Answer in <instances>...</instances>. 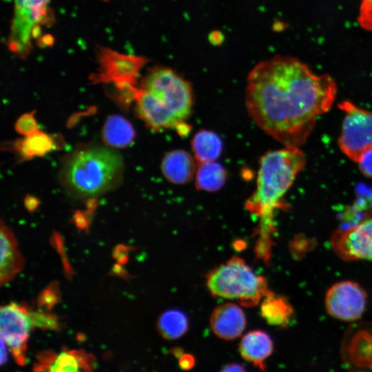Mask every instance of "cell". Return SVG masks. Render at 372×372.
Segmentation results:
<instances>
[{"label":"cell","instance_id":"6da1fadb","mask_svg":"<svg viewBox=\"0 0 372 372\" xmlns=\"http://www.w3.org/2000/svg\"><path fill=\"white\" fill-rule=\"evenodd\" d=\"M334 79L316 74L298 59L278 55L249 72L245 91L248 113L267 134L285 146H300L317 118L331 107Z\"/></svg>","mask_w":372,"mask_h":372},{"label":"cell","instance_id":"7a4b0ae2","mask_svg":"<svg viewBox=\"0 0 372 372\" xmlns=\"http://www.w3.org/2000/svg\"><path fill=\"white\" fill-rule=\"evenodd\" d=\"M135 101L138 116L152 129L189 130L186 123L192 112L191 85L176 72L165 67L152 69L138 87Z\"/></svg>","mask_w":372,"mask_h":372},{"label":"cell","instance_id":"3957f363","mask_svg":"<svg viewBox=\"0 0 372 372\" xmlns=\"http://www.w3.org/2000/svg\"><path fill=\"white\" fill-rule=\"evenodd\" d=\"M305 163V156L298 146L268 152L260 159L256 187L245 207L260 218L264 237L269 238L274 231L273 213L286 207L283 197Z\"/></svg>","mask_w":372,"mask_h":372},{"label":"cell","instance_id":"277c9868","mask_svg":"<svg viewBox=\"0 0 372 372\" xmlns=\"http://www.w3.org/2000/svg\"><path fill=\"white\" fill-rule=\"evenodd\" d=\"M123 162L119 154L103 147H88L71 154L61 171V180L73 194L89 198L115 188L121 180Z\"/></svg>","mask_w":372,"mask_h":372},{"label":"cell","instance_id":"5b68a950","mask_svg":"<svg viewBox=\"0 0 372 372\" xmlns=\"http://www.w3.org/2000/svg\"><path fill=\"white\" fill-rule=\"evenodd\" d=\"M206 284L213 296L237 300L247 307L257 305L271 292L267 279L256 274L237 256L211 270L207 275Z\"/></svg>","mask_w":372,"mask_h":372},{"label":"cell","instance_id":"8992f818","mask_svg":"<svg viewBox=\"0 0 372 372\" xmlns=\"http://www.w3.org/2000/svg\"><path fill=\"white\" fill-rule=\"evenodd\" d=\"M50 0H14V12L6 42L11 52L26 57L32 41L39 36L41 28L50 21Z\"/></svg>","mask_w":372,"mask_h":372},{"label":"cell","instance_id":"52a82bcc","mask_svg":"<svg viewBox=\"0 0 372 372\" xmlns=\"http://www.w3.org/2000/svg\"><path fill=\"white\" fill-rule=\"evenodd\" d=\"M98 67L90 76L93 83H112L121 94L137 89V80L148 61L143 56L122 54L107 48H99Z\"/></svg>","mask_w":372,"mask_h":372},{"label":"cell","instance_id":"ba28073f","mask_svg":"<svg viewBox=\"0 0 372 372\" xmlns=\"http://www.w3.org/2000/svg\"><path fill=\"white\" fill-rule=\"evenodd\" d=\"M338 107L344 114L339 147L348 158L358 163L365 152L372 149V112L349 101H342Z\"/></svg>","mask_w":372,"mask_h":372},{"label":"cell","instance_id":"9c48e42d","mask_svg":"<svg viewBox=\"0 0 372 372\" xmlns=\"http://www.w3.org/2000/svg\"><path fill=\"white\" fill-rule=\"evenodd\" d=\"M30 311L26 306L15 302L2 305L0 309L1 338L19 365L25 364L28 339L33 327Z\"/></svg>","mask_w":372,"mask_h":372},{"label":"cell","instance_id":"30bf717a","mask_svg":"<svg viewBox=\"0 0 372 372\" xmlns=\"http://www.w3.org/2000/svg\"><path fill=\"white\" fill-rule=\"evenodd\" d=\"M324 303L327 313L333 318L353 322L360 319L365 311L367 293L358 283L343 280L327 290Z\"/></svg>","mask_w":372,"mask_h":372},{"label":"cell","instance_id":"8fae6325","mask_svg":"<svg viewBox=\"0 0 372 372\" xmlns=\"http://www.w3.org/2000/svg\"><path fill=\"white\" fill-rule=\"evenodd\" d=\"M331 244L336 255L344 260L372 262V216L346 229H337Z\"/></svg>","mask_w":372,"mask_h":372},{"label":"cell","instance_id":"7c38bea8","mask_svg":"<svg viewBox=\"0 0 372 372\" xmlns=\"http://www.w3.org/2000/svg\"><path fill=\"white\" fill-rule=\"evenodd\" d=\"M344 366L353 371H372V323L356 322L346 330L341 342Z\"/></svg>","mask_w":372,"mask_h":372},{"label":"cell","instance_id":"4fadbf2b","mask_svg":"<svg viewBox=\"0 0 372 372\" xmlns=\"http://www.w3.org/2000/svg\"><path fill=\"white\" fill-rule=\"evenodd\" d=\"M209 323L217 337L232 340L242 335L247 325V319L245 312L239 306L225 302L214 309Z\"/></svg>","mask_w":372,"mask_h":372},{"label":"cell","instance_id":"5bb4252c","mask_svg":"<svg viewBox=\"0 0 372 372\" xmlns=\"http://www.w3.org/2000/svg\"><path fill=\"white\" fill-rule=\"evenodd\" d=\"M196 158L183 149L167 152L161 162V171L170 183L182 185L188 183L196 174Z\"/></svg>","mask_w":372,"mask_h":372},{"label":"cell","instance_id":"9a60e30c","mask_svg":"<svg viewBox=\"0 0 372 372\" xmlns=\"http://www.w3.org/2000/svg\"><path fill=\"white\" fill-rule=\"evenodd\" d=\"M241 357L260 368L265 369V362L271 355L273 343L271 337L261 330L248 332L239 343Z\"/></svg>","mask_w":372,"mask_h":372},{"label":"cell","instance_id":"2e32d148","mask_svg":"<svg viewBox=\"0 0 372 372\" xmlns=\"http://www.w3.org/2000/svg\"><path fill=\"white\" fill-rule=\"evenodd\" d=\"M1 260L0 283L3 285L9 282L21 269L23 265L17 240L9 229L1 223Z\"/></svg>","mask_w":372,"mask_h":372},{"label":"cell","instance_id":"e0dca14e","mask_svg":"<svg viewBox=\"0 0 372 372\" xmlns=\"http://www.w3.org/2000/svg\"><path fill=\"white\" fill-rule=\"evenodd\" d=\"M94 366V358L83 351H63L58 355L45 352L41 359L40 370L50 371H78L91 370Z\"/></svg>","mask_w":372,"mask_h":372},{"label":"cell","instance_id":"ac0fdd59","mask_svg":"<svg viewBox=\"0 0 372 372\" xmlns=\"http://www.w3.org/2000/svg\"><path fill=\"white\" fill-rule=\"evenodd\" d=\"M260 315L268 324L285 327L292 320L293 309L286 298L271 291L262 299Z\"/></svg>","mask_w":372,"mask_h":372},{"label":"cell","instance_id":"d6986e66","mask_svg":"<svg viewBox=\"0 0 372 372\" xmlns=\"http://www.w3.org/2000/svg\"><path fill=\"white\" fill-rule=\"evenodd\" d=\"M56 139L45 132L38 131L17 141L14 148L20 156L25 160L41 157L56 149Z\"/></svg>","mask_w":372,"mask_h":372},{"label":"cell","instance_id":"ffe728a7","mask_svg":"<svg viewBox=\"0 0 372 372\" xmlns=\"http://www.w3.org/2000/svg\"><path fill=\"white\" fill-rule=\"evenodd\" d=\"M135 132L132 124L124 117L112 115L105 121L103 138L106 144L114 147H125L132 143Z\"/></svg>","mask_w":372,"mask_h":372},{"label":"cell","instance_id":"44dd1931","mask_svg":"<svg viewBox=\"0 0 372 372\" xmlns=\"http://www.w3.org/2000/svg\"><path fill=\"white\" fill-rule=\"evenodd\" d=\"M192 147L198 163L214 161L222 152L223 142L214 132L201 130L193 137Z\"/></svg>","mask_w":372,"mask_h":372},{"label":"cell","instance_id":"7402d4cb","mask_svg":"<svg viewBox=\"0 0 372 372\" xmlns=\"http://www.w3.org/2000/svg\"><path fill=\"white\" fill-rule=\"evenodd\" d=\"M226 178V170L214 161L201 162L197 165L195 183L199 190L218 191L224 185Z\"/></svg>","mask_w":372,"mask_h":372},{"label":"cell","instance_id":"603a6c76","mask_svg":"<svg viewBox=\"0 0 372 372\" xmlns=\"http://www.w3.org/2000/svg\"><path fill=\"white\" fill-rule=\"evenodd\" d=\"M158 330L163 338L173 340L181 338L188 329L186 315L178 309H169L163 312L157 321Z\"/></svg>","mask_w":372,"mask_h":372},{"label":"cell","instance_id":"cb8c5ba5","mask_svg":"<svg viewBox=\"0 0 372 372\" xmlns=\"http://www.w3.org/2000/svg\"><path fill=\"white\" fill-rule=\"evenodd\" d=\"M34 327L42 329L58 330L60 324L56 316L45 311H30Z\"/></svg>","mask_w":372,"mask_h":372},{"label":"cell","instance_id":"d4e9b609","mask_svg":"<svg viewBox=\"0 0 372 372\" xmlns=\"http://www.w3.org/2000/svg\"><path fill=\"white\" fill-rule=\"evenodd\" d=\"M15 130L24 136L38 132L39 130L34 117V112H32L21 115L16 121Z\"/></svg>","mask_w":372,"mask_h":372},{"label":"cell","instance_id":"484cf974","mask_svg":"<svg viewBox=\"0 0 372 372\" xmlns=\"http://www.w3.org/2000/svg\"><path fill=\"white\" fill-rule=\"evenodd\" d=\"M59 300V291L57 284H51L39 295L38 305L48 310Z\"/></svg>","mask_w":372,"mask_h":372},{"label":"cell","instance_id":"4316f807","mask_svg":"<svg viewBox=\"0 0 372 372\" xmlns=\"http://www.w3.org/2000/svg\"><path fill=\"white\" fill-rule=\"evenodd\" d=\"M358 21L362 28L372 32V0H361Z\"/></svg>","mask_w":372,"mask_h":372},{"label":"cell","instance_id":"83f0119b","mask_svg":"<svg viewBox=\"0 0 372 372\" xmlns=\"http://www.w3.org/2000/svg\"><path fill=\"white\" fill-rule=\"evenodd\" d=\"M361 172L372 178V149L365 152L358 162Z\"/></svg>","mask_w":372,"mask_h":372},{"label":"cell","instance_id":"f1b7e54d","mask_svg":"<svg viewBox=\"0 0 372 372\" xmlns=\"http://www.w3.org/2000/svg\"><path fill=\"white\" fill-rule=\"evenodd\" d=\"M195 364L194 358L189 354L182 353L179 356V365L183 369H192Z\"/></svg>","mask_w":372,"mask_h":372},{"label":"cell","instance_id":"f546056e","mask_svg":"<svg viewBox=\"0 0 372 372\" xmlns=\"http://www.w3.org/2000/svg\"><path fill=\"white\" fill-rule=\"evenodd\" d=\"M209 41L214 45H220L225 40L224 34L219 30H214L209 34Z\"/></svg>","mask_w":372,"mask_h":372},{"label":"cell","instance_id":"4dcf8cb0","mask_svg":"<svg viewBox=\"0 0 372 372\" xmlns=\"http://www.w3.org/2000/svg\"><path fill=\"white\" fill-rule=\"evenodd\" d=\"M1 353H0V364L3 366L8 361V345L5 341L1 338Z\"/></svg>","mask_w":372,"mask_h":372},{"label":"cell","instance_id":"1f68e13d","mask_svg":"<svg viewBox=\"0 0 372 372\" xmlns=\"http://www.w3.org/2000/svg\"><path fill=\"white\" fill-rule=\"evenodd\" d=\"M244 366L238 363H231L226 365L221 371H245Z\"/></svg>","mask_w":372,"mask_h":372},{"label":"cell","instance_id":"d6a6232c","mask_svg":"<svg viewBox=\"0 0 372 372\" xmlns=\"http://www.w3.org/2000/svg\"><path fill=\"white\" fill-rule=\"evenodd\" d=\"M25 204L28 210H34L38 205V200L34 197L28 196L25 199Z\"/></svg>","mask_w":372,"mask_h":372},{"label":"cell","instance_id":"836d02e7","mask_svg":"<svg viewBox=\"0 0 372 372\" xmlns=\"http://www.w3.org/2000/svg\"><path fill=\"white\" fill-rule=\"evenodd\" d=\"M102 1H108V0H102Z\"/></svg>","mask_w":372,"mask_h":372}]
</instances>
